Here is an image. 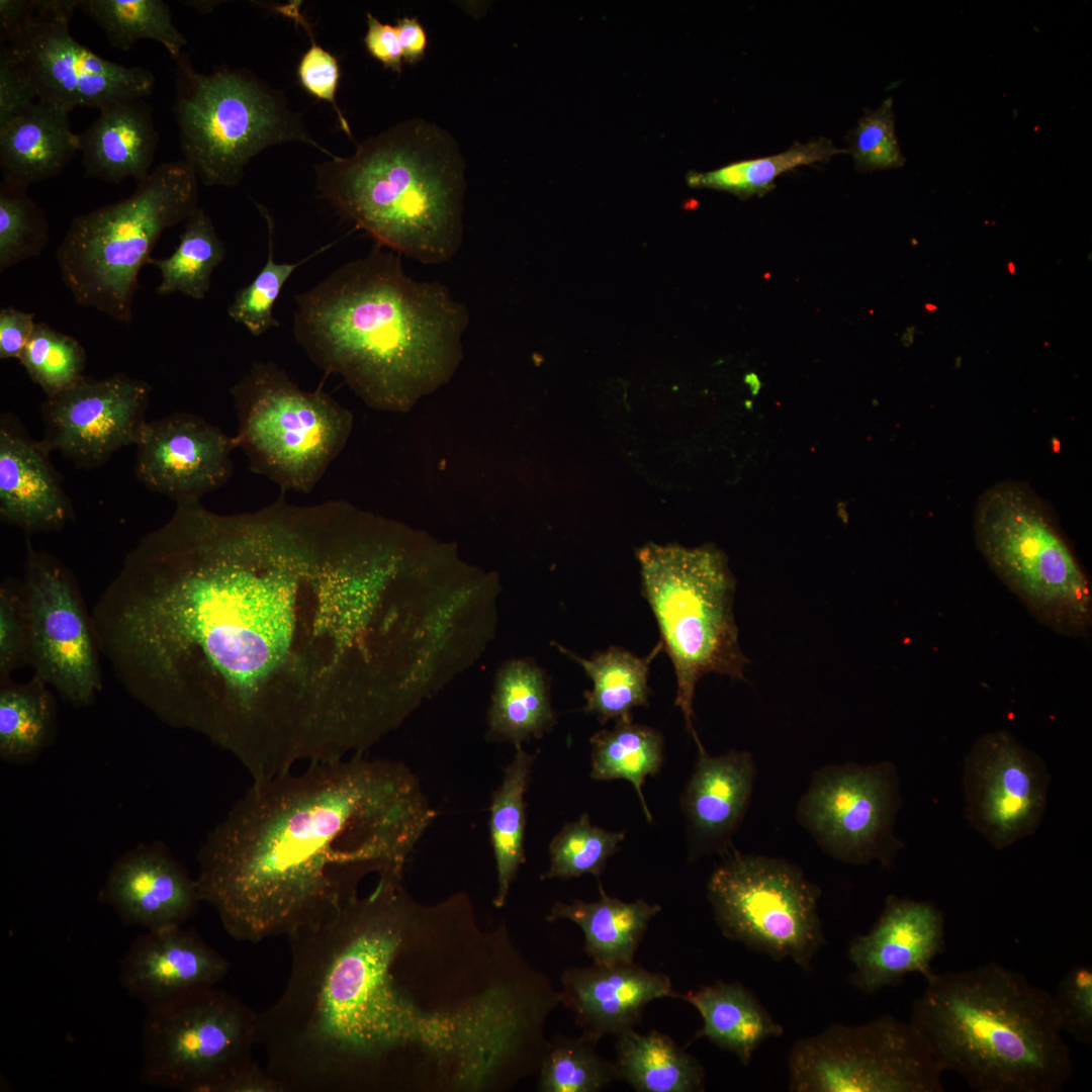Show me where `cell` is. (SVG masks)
<instances>
[{"mask_svg": "<svg viewBox=\"0 0 1092 1092\" xmlns=\"http://www.w3.org/2000/svg\"><path fill=\"white\" fill-rule=\"evenodd\" d=\"M599 1041L581 1033L547 1043L540 1064L543 1092H599L616 1080L614 1062L602 1058Z\"/></svg>", "mask_w": 1092, "mask_h": 1092, "instance_id": "cell-40", "label": "cell"}, {"mask_svg": "<svg viewBox=\"0 0 1092 1092\" xmlns=\"http://www.w3.org/2000/svg\"><path fill=\"white\" fill-rule=\"evenodd\" d=\"M226 255L208 214L197 208L186 220L179 244L167 258H151L148 264L160 271L157 294L182 293L192 299L206 297L211 275Z\"/></svg>", "mask_w": 1092, "mask_h": 1092, "instance_id": "cell-37", "label": "cell"}, {"mask_svg": "<svg viewBox=\"0 0 1092 1092\" xmlns=\"http://www.w3.org/2000/svg\"><path fill=\"white\" fill-rule=\"evenodd\" d=\"M134 446L136 478L176 505L200 502L223 486L238 449L234 436L184 412L147 421Z\"/></svg>", "mask_w": 1092, "mask_h": 1092, "instance_id": "cell-20", "label": "cell"}, {"mask_svg": "<svg viewBox=\"0 0 1092 1092\" xmlns=\"http://www.w3.org/2000/svg\"><path fill=\"white\" fill-rule=\"evenodd\" d=\"M661 910L643 899L625 902L608 896L600 885V899L593 902L557 901L547 920H569L584 934V951L599 965L633 963L648 924Z\"/></svg>", "mask_w": 1092, "mask_h": 1092, "instance_id": "cell-30", "label": "cell"}, {"mask_svg": "<svg viewBox=\"0 0 1092 1092\" xmlns=\"http://www.w3.org/2000/svg\"><path fill=\"white\" fill-rule=\"evenodd\" d=\"M396 30L404 62L415 64L426 53L427 34L417 18L403 17L397 20Z\"/></svg>", "mask_w": 1092, "mask_h": 1092, "instance_id": "cell-53", "label": "cell"}, {"mask_svg": "<svg viewBox=\"0 0 1092 1092\" xmlns=\"http://www.w3.org/2000/svg\"><path fill=\"white\" fill-rule=\"evenodd\" d=\"M55 705L37 675L22 685L1 680L0 757L8 763L33 761L55 733Z\"/></svg>", "mask_w": 1092, "mask_h": 1092, "instance_id": "cell-35", "label": "cell"}, {"mask_svg": "<svg viewBox=\"0 0 1092 1092\" xmlns=\"http://www.w3.org/2000/svg\"><path fill=\"white\" fill-rule=\"evenodd\" d=\"M173 111L184 162L205 186H237L249 161L281 143L313 146L284 96L246 71L221 69L202 74L183 53L175 59Z\"/></svg>", "mask_w": 1092, "mask_h": 1092, "instance_id": "cell-10", "label": "cell"}, {"mask_svg": "<svg viewBox=\"0 0 1092 1092\" xmlns=\"http://www.w3.org/2000/svg\"><path fill=\"white\" fill-rule=\"evenodd\" d=\"M219 1092H284V1089L254 1060L226 1081Z\"/></svg>", "mask_w": 1092, "mask_h": 1092, "instance_id": "cell-52", "label": "cell"}, {"mask_svg": "<svg viewBox=\"0 0 1092 1092\" xmlns=\"http://www.w3.org/2000/svg\"><path fill=\"white\" fill-rule=\"evenodd\" d=\"M901 803L891 761L829 764L813 774L796 818L832 858L851 864L878 861L891 869L903 847L894 833Z\"/></svg>", "mask_w": 1092, "mask_h": 1092, "instance_id": "cell-16", "label": "cell"}, {"mask_svg": "<svg viewBox=\"0 0 1092 1092\" xmlns=\"http://www.w3.org/2000/svg\"><path fill=\"white\" fill-rule=\"evenodd\" d=\"M141 1079L177 1091L219 1092L254 1061L258 1014L209 987L146 1007Z\"/></svg>", "mask_w": 1092, "mask_h": 1092, "instance_id": "cell-12", "label": "cell"}, {"mask_svg": "<svg viewBox=\"0 0 1092 1092\" xmlns=\"http://www.w3.org/2000/svg\"><path fill=\"white\" fill-rule=\"evenodd\" d=\"M35 313L12 306L0 310V359H19L36 322Z\"/></svg>", "mask_w": 1092, "mask_h": 1092, "instance_id": "cell-50", "label": "cell"}, {"mask_svg": "<svg viewBox=\"0 0 1092 1092\" xmlns=\"http://www.w3.org/2000/svg\"><path fill=\"white\" fill-rule=\"evenodd\" d=\"M32 0H0V38L4 40L22 22Z\"/></svg>", "mask_w": 1092, "mask_h": 1092, "instance_id": "cell-54", "label": "cell"}, {"mask_svg": "<svg viewBox=\"0 0 1092 1092\" xmlns=\"http://www.w3.org/2000/svg\"><path fill=\"white\" fill-rule=\"evenodd\" d=\"M18 361L46 396L76 383L84 374L87 356L80 342L47 323H36Z\"/></svg>", "mask_w": 1092, "mask_h": 1092, "instance_id": "cell-42", "label": "cell"}, {"mask_svg": "<svg viewBox=\"0 0 1092 1092\" xmlns=\"http://www.w3.org/2000/svg\"><path fill=\"white\" fill-rule=\"evenodd\" d=\"M1053 995L1063 1033L1084 1044L1092 1043V966L1070 968Z\"/></svg>", "mask_w": 1092, "mask_h": 1092, "instance_id": "cell-46", "label": "cell"}, {"mask_svg": "<svg viewBox=\"0 0 1092 1092\" xmlns=\"http://www.w3.org/2000/svg\"><path fill=\"white\" fill-rule=\"evenodd\" d=\"M311 39V46L303 54L297 67L298 80L310 95L333 105L343 130L351 135L349 124L335 98L340 80L338 60L329 51L315 43L313 38Z\"/></svg>", "mask_w": 1092, "mask_h": 1092, "instance_id": "cell-48", "label": "cell"}, {"mask_svg": "<svg viewBox=\"0 0 1092 1092\" xmlns=\"http://www.w3.org/2000/svg\"><path fill=\"white\" fill-rule=\"evenodd\" d=\"M230 971L228 960L182 925L147 930L120 963L119 981L146 1007L215 987Z\"/></svg>", "mask_w": 1092, "mask_h": 1092, "instance_id": "cell-23", "label": "cell"}, {"mask_svg": "<svg viewBox=\"0 0 1092 1092\" xmlns=\"http://www.w3.org/2000/svg\"><path fill=\"white\" fill-rule=\"evenodd\" d=\"M642 593L654 615L661 645L676 677L675 705L696 744L693 700L709 673L745 680L749 660L741 650L733 613L736 580L727 558L706 545L686 548L648 543L637 552Z\"/></svg>", "mask_w": 1092, "mask_h": 1092, "instance_id": "cell-8", "label": "cell"}, {"mask_svg": "<svg viewBox=\"0 0 1092 1092\" xmlns=\"http://www.w3.org/2000/svg\"><path fill=\"white\" fill-rule=\"evenodd\" d=\"M978 550L1042 625L1068 637L1092 625V585L1058 520L1025 482L999 481L977 499Z\"/></svg>", "mask_w": 1092, "mask_h": 1092, "instance_id": "cell-9", "label": "cell"}, {"mask_svg": "<svg viewBox=\"0 0 1092 1092\" xmlns=\"http://www.w3.org/2000/svg\"><path fill=\"white\" fill-rule=\"evenodd\" d=\"M548 681L527 659H512L497 670L487 714L486 739L515 746L544 736L555 724Z\"/></svg>", "mask_w": 1092, "mask_h": 1092, "instance_id": "cell-31", "label": "cell"}, {"mask_svg": "<svg viewBox=\"0 0 1092 1092\" xmlns=\"http://www.w3.org/2000/svg\"><path fill=\"white\" fill-rule=\"evenodd\" d=\"M29 662L35 675L77 707L101 689L96 643L69 570L26 541Z\"/></svg>", "mask_w": 1092, "mask_h": 1092, "instance_id": "cell-17", "label": "cell"}, {"mask_svg": "<svg viewBox=\"0 0 1092 1092\" xmlns=\"http://www.w3.org/2000/svg\"><path fill=\"white\" fill-rule=\"evenodd\" d=\"M399 256L376 245L296 294L292 332L367 405L405 413L453 377L469 315L444 284L410 277Z\"/></svg>", "mask_w": 1092, "mask_h": 1092, "instance_id": "cell-4", "label": "cell"}, {"mask_svg": "<svg viewBox=\"0 0 1092 1092\" xmlns=\"http://www.w3.org/2000/svg\"><path fill=\"white\" fill-rule=\"evenodd\" d=\"M624 838V831L595 826L584 813L565 823L550 841L549 868L541 879L569 880L587 874L599 877Z\"/></svg>", "mask_w": 1092, "mask_h": 1092, "instance_id": "cell-41", "label": "cell"}, {"mask_svg": "<svg viewBox=\"0 0 1092 1092\" xmlns=\"http://www.w3.org/2000/svg\"><path fill=\"white\" fill-rule=\"evenodd\" d=\"M435 818L404 762L359 753L307 763L252 782L198 851V891L236 940L287 936L367 876L403 871Z\"/></svg>", "mask_w": 1092, "mask_h": 1092, "instance_id": "cell-2", "label": "cell"}, {"mask_svg": "<svg viewBox=\"0 0 1092 1092\" xmlns=\"http://www.w3.org/2000/svg\"><path fill=\"white\" fill-rule=\"evenodd\" d=\"M909 1021L979 1092H1059L1073 1074L1053 995L995 962L933 973Z\"/></svg>", "mask_w": 1092, "mask_h": 1092, "instance_id": "cell-5", "label": "cell"}, {"mask_svg": "<svg viewBox=\"0 0 1092 1092\" xmlns=\"http://www.w3.org/2000/svg\"><path fill=\"white\" fill-rule=\"evenodd\" d=\"M158 144L152 109L144 99L101 110L98 118L79 134L85 175L115 184L128 178L136 183L147 177Z\"/></svg>", "mask_w": 1092, "mask_h": 1092, "instance_id": "cell-27", "label": "cell"}, {"mask_svg": "<svg viewBox=\"0 0 1092 1092\" xmlns=\"http://www.w3.org/2000/svg\"><path fill=\"white\" fill-rule=\"evenodd\" d=\"M725 855L707 884L722 934L775 961L791 959L809 971L825 943L819 887L786 859L734 848Z\"/></svg>", "mask_w": 1092, "mask_h": 1092, "instance_id": "cell-13", "label": "cell"}, {"mask_svg": "<svg viewBox=\"0 0 1092 1092\" xmlns=\"http://www.w3.org/2000/svg\"><path fill=\"white\" fill-rule=\"evenodd\" d=\"M78 8L103 30L111 47L121 51L141 39H152L175 60L187 43L162 0H79Z\"/></svg>", "mask_w": 1092, "mask_h": 1092, "instance_id": "cell-39", "label": "cell"}, {"mask_svg": "<svg viewBox=\"0 0 1092 1092\" xmlns=\"http://www.w3.org/2000/svg\"><path fill=\"white\" fill-rule=\"evenodd\" d=\"M793 1092H943L941 1067L910 1021L885 1014L832 1024L788 1057Z\"/></svg>", "mask_w": 1092, "mask_h": 1092, "instance_id": "cell-14", "label": "cell"}, {"mask_svg": "<svg viewBox=\"0 0 1092 1092\" xmlns=\"http://www.w3.org/2000/svg\"><path fill=\"white\" fill-rule=\"evenodd\" d=\"M316 189L381 247L442 264L463 239L465 163L453 138L413 119L315 167Z\"/></svg>", "mask_w": 1092, "mask_h": 1092, "instance_id": "cell-6", "label": "cell"}, {"mask_svg": "<svg viewBox=\"0 0 1092 1092\" xmlns=\"http://www.w3.org/2000/svg\"><path fill=\"white\" fill-rule=\"evenodd\" d=\"M237 447L250 469L282 491L309 493L347 445L353 415L330 394L308 391L272 361H256L231 387Z\"/></svg>", "mask_w": 1092, "mask_h": 1092, "instance_id": "cell-11", "label": "cell"}, {"mask_svg": "<svg viewBox=\"0 0 1092 1092\" xmlns=\"http://www.w3.org/2000/svg\"><path fill=\"white\" fill-rule=\"evenodd\" d=\"M590 778L596 781L626 780L636 791L648 822L652 816L642 787L648 776H656L663 763V738L655 729L632 721H618L610 730H600L589 739Z\"/></svg>", "mask_w": 1092, "mask_h": 1092, "instance_id": "cell-36", "label": "cell"}, {"mask_svg": "<svg viewBox=\"0 0 1092 1092\" xmlns=\"http://www.w3.org/2000/svg\"><path fill=\"white\" fill-rule=\"evenodd\" d=\"M945 949V921L931 902L889 895L884 909L864 934L852 938L850 982L872 994L900 984L910 974L927 979L932 962Z\"/></svg>", "mask_w": 1092, "mask_h": 1092, "instance_id": "cell-21", "label": "cell"}, {"mask_svg": "<svg viewBox=\"0 0 1092 1092\" xmlns=\"http://www.w3.org/2000/svg\"><path fill=\"white\" fill-rule=\"evenodd\" d=\"M698 758L681 796L687 819L690 859L710 853L726 854L747 811L756 766L747 751L710 755L698 746Z\"/></svg>", "mask_w": 1092, "mask_h": 1092, "instance_id": "cell-26", "label": "cell"}, {"mask_svg": "<svg viewBox=\"0 0 1092 1092\" xmlns=\"http://www.w3.org/2000/svg\"><path fill=\"white\" fill-rule=\"evenodd\" d=\"M562 987L561 1002L574 1013L582 1034L597 1041L634 1029L651 1001L681 998L666 974L634 962L568 969Z\"/></svg>", "mask_w": 1092, "mask_h": 1092, "instance_id": "cell-25", "label": "cell"}, {"mask_svg": "<svg viewBox=\"0 0 1092 1092\" xmlns=\"http://www.w3.org/2000/svg\"><path fill=\"white\" fill-rule=\"evenodd\" d=\"M846 140L847 154L859 172L900 168L906 162L896 135L892 97L876 109H866Z\"/></svg>", "mask_w": 1092, "mask_h": 1092, "instance_id": "cell-45", "label": "cell"}, {"mask_svg": "<svg viewBox=\"0 0 1092 1092\" xmlns=\"http://www.w3.org/2000/svg\"><path fill=\"white\" fill-rule=\"evenodd\" d=\"M403 872L377 875L325 919L286 937L280 997L258 1014L257 1044L284 1092L388 1091L430 1016L418 990L422 904Z\"/></svg>", "mask_w": 1092, "mask_h": 1092, "instance_id": "cell-3", "label": "cell"}, {"mask_svg": "<svg viewBox=\"0 0 1092 1092\" xmlns=\"http://www.w3.org/2000/svg\"><path fill=\"white\" fill-rule=\"evenodd\" d=\"M46 211L27 194V188L6 180L0 183V272L39 256L49 242Z\"/></svg>", "mask_w": 1092, "mask_h": 1092, "instance_id": "cell-43", "label": "cell"}, {"mask_svg": "<svg viewBox=\"0 0 1092 1092\" xmlns=\"http://www.w3.org/2000/svg\"><path fill=\"white\" fill-rule=\"evenodd\" d=\"M37 100L27 71L12 50H0V123L5 122Z\"/></svg>", "mask_w": 1092, "mask_h": 1092, "instance_id": "cell-49", "label": "cell"}, {"mask_svg": "<svg viewBox=\"0 0 1092 1092\" xmlns=\"http://www.w3.org/2000/svg\"><path fill=\"white\" fill-rule=\"evenodd\" d=\"M367 24L364 42L369 54L385 68L401 72L403 59L396 27L380 22L371 13L367 14Z\"/></svg>", "mask_w": 1092, "mask_h": 1092, "instance_id": "cell-51", "label": "cell"}, {"mask_svg": "<svg viewBox=\"0 0 1092 1092\" xmlns=\"http://www.w3.org/2000/svg\"><path fill=\"white\" fill-rule=\"evenodd\" d=\"M69 111L40 100L0 123L3 180L28 188L60 174L79 151Z\"/></svg>", "mask_w": 1092, "mask_h": 1092, "instance_id": "cell-28", "label": "cell"}, {"mask_svg": "<svg viewBox=\"0 0 1092 1092\" xmlns=\"http://www.w3.org/2000/svg\"><path fill=\"white\" fill-rule=\"evenodd\" d=\"M1042 758L1005 730L980 736L964 760V812L996 850L1033 835L1048 804Z\"/></svg>", "mask_w": 1092, "mask_h": 1092, "instance_id": "cell-18", "label": "cell"}, {"mask_svg": "<svg viewBox=\"0 0 1092 1092\" xmlns=\"http://www.w3.org/2000/svg\"><path fill=\"white\" fill-rule=\"evenodd\" d=\"M408 611L400 557L370 513L279 498L220 515L196 502L125 556L93 630L136 701L258 782L383 738Z\"/></svg>", "mask_w": 1092, "mask_h": 1092, "instance_id": "cell-1", "label": "cell"}, {"mask_svg": "<svg viewBox=\"0 0 1092 1092\" xmlns=\"http://www.w3.org/2000/svg\"><path fill=\"white\" fill-rule=\"evenodd\" d=\"M269 228L268 257L265 265L253 281L234 295L228 307L229 316L244 326L254 337L280 326L273 314V307L282 288L295 269L331 248L329 244L294 263H277L274 260L273 224L265 213Z\"/></svg>", "mask_w": 1092, "mask_h": 1092, "instance_id": "cell-44", "label": "cell"}, {"mask_svg": "<svg viewBox=\"0 0 1092 1092\" xmlns=\"http://www.w3.org/2000/svg\"><path fill=\"white\" fill-rule=\"evenodd\" d=\"M515 747L514 757L492 793L489 807V838L497 876L493 903L498 908L506 903L512 883L525 862V794L536 758L522 745Z\"/></svg>", "mask_w": 1092, "mask_h": 1092, "instance_id": "cell-34", "label": "cell"}, {"mask_svg": "<svg viewBox=\"0 0 1092 1092\" xmlns=\"http://www.w3.org/2000/svg\"><path fill=\"white\" fill-rule=\"evenodd\" d=\"M152 387L116 372L103 378L83 375L41 403L42 442L76 467L98 468L121 448L135 445L147 423Z\"/></svg>", "mask_w": 1092, "mask_h": 1092, "instance_id": "cell-19", "label": "cell"}, {"mask_svg": "<svg viewBox=\"0 0 1092 1092\" xmlns=\"http://www.w3.org/2000/svg\"><path fill=\"white\" fill-rule=\"evenodd\" d=\"M29 661L28 620L25 598L4 585L0 592V676Z\"/></svg>", "mask_w": 1092, "mask_h": 1092, "instance_id": "cell-47", "label": "cell"}, {"mask_svg": "<svg viewBox=\"0 0 1092 1092\" xmlns=\"http://www.w3.org/2000/svg\"><path fill=\"white\" fill-rule=\"evenodd\" d=\"M79 0H32L22 22L1 44L8 46L27 71L37 100L67 111L101 110L144 99L155 86L154 74L103 59L77 41L69 23Z\"/></svg>", "mask_w": 1092, "mask_h": 1092, "instance_id": "cell-15", "label": "cell"}, {"mask_svg": "<svg viewBox=\"0 0 1092 1092\" xmlns=\"http://www.w3.org/2000/svg\"><path fill=\"white\" fill-rule=\"evenodd\" d=\"M42 440L11 413L0 417V518L27 532L62 528L74 517Z\"/></svg>", "mask_w": 1092, "mask_h": 1092, "instance_id": "cell-24", "label": "cell"}, {"mask_svg": "<svg viewBox=\"0 0 1092 1092\" xmlns=\"http://www.w3.org/2000/svg\"><path fill=\"white\" fill-rule=\"evenodd\" d=\"M198 208V178L184 161L163 163L133 193L76 215L56 258L75 302L129 324L139 275L162 234Z\"/></svg>", "mask_w": 1092, "mask_h": 1092, "instance_id": "cell-7", "label": "cell"}, {"mask_svg": "<svg viewBox=\"0 0 1092 1092\" xmlns=\"http://www.w3.org/2000/svg\"><path fill=\"white\" fill-rule=\"evenodd\" d=\"M838 154H847V151L821 136L807 143L795 142L788 150L775 155L737 161L709 172H691L687 180L694 187L727 191L746 199L771 191L776 179L786 172L818 162L826 163Z\"/></svg>", "mask_w": 1092, "mask_h": 1092, "instance_id": "cell-38", "label": "cell"}, {"mask_svg": "<svg viewBox=\"0 0 1092 1092\" xmlns=\"http://www.w3.org/2000/svg\"><path fill=\"white\" fill-rule=\"evenodd\" d=\"M557 647L575 660L592 679L593 689L584 693L585 706L582 710L595 715L602 724L610 720L632 721V710L648 705L649 667L662 649L660 642L644 657L611 646L586 659L560 645Z\"/></svg>", "mask_w": 1092, "mask_h": 1092, "instance_id": "cell-33", "label": "cell"}, {"mask_svg": "<svg viewBox=\"0 0 1092 1092\" xmlns=\"http://www.w3.org/2000/svg\"><path fill=\"white\" fill-rule=\"evenodd\" d=\"M616 1040V1080L637 1092H701L705 1069L667 1034L624 1031Z\"/></svg>", "mask_w": 1092, "mask_h": 1092, "instance_id": "cell-32", "label": "cell"}, {"mask_svg": "<svg viewBox=\"0 0 1092 1092\" xmlns=\"http://www.w3.org/2000/svg\"><path fill=\"white\" fill-rule=\"evenodd\" d=\"M124 925L157 930L183 925L202 902L196 879L159 841L119 856L98 895Z\"/></svg>", "mask_w": 1092, "mask_h": 1092, "instance_id": "cell-22", "label": "cell"}, {"mask_svg": "<svg viewBox=\"0 0 1092 1092\" xmlns=\"http://www.w3.org/2000/svg\"><path fill=\"white\" fill-rule=\"evenodd\" d=\"M703 1018L695 1038L706 1037L719 1049L733 1053L747 1066L754 1052L768 1038L781 1036L783 1026L755 995L738 982L716 981L681 995Z\"/></svg>", "mask_w": 1092, "mask_h": 1092, "instance_id": "cell-29", "label": "cell"}]
</instances>
